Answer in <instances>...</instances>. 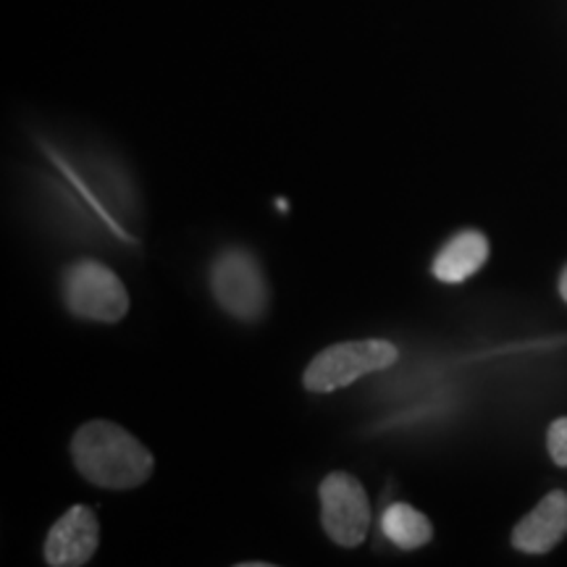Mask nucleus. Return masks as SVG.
I'll use <instances>...</instances> for the list:
<instances>
[{
	"label": "nucleus",
	"instance_id": "f257e3e1",
	"mask_svg": "<svg viewBox=\"0 0 567 567\" xmlns=\"http://www.w3.org/2000/svg\"><path fill=\"white\" fill-rule=\"evenodd\" d=\"M71 457L90 484L113 492L137 488L151 478L155 460L130 431L109 421H90L74 434Z\"/></svg>",
	"mask_w": 567,
	"mask_h": 567
},
{
	"label": "nucleus",
	"instance_id": "f03ea898",
	"mask_svg": "<svg viewBox=\"0 0 567 567\" xmlns=\"http://www.w3.org/2000/svg\"><path fill=\"white\" fill-rule=\"evenodd\" d=\"M396 347L384 339H363V342H342L326 347L305 368L302 384L308 392L326 394L350 386L360 375L386 371L396 363Z\"/></svg>",
	"mask_w": 567,
	"mask_h": 567
},
{
	"label": "nucleus",
	"instance_id": "7ed1b4c3",
	"mask_svg": "<svg viewBox=\"0 0 567 567\" xmlns=\"http://www.w3.org/2000/svg\"><path fill=\"white\" fill-rule=\"evenodd\" d=\"M210 289L226 313L245 323H258L268 308V284L250 250L229 247L210 268Z\"/></svg>",
	"mask_w": 567,
	"mask_h": 567
},
{
	"label": "nucleus",
	"instance_id": "20e7f679",
	"mask_svg": "<svg viewBox=\"0 0 567 567\" xmlns=\"http://www.w3.org/2000/svg\"><path fill=\"white\" fill-rule=\"evenodd\" d=\"M63 300L71 313L84 321L116 323L130 310L122 279L97 260H80L63 271Z\"/></svg>",
	"mask_w": 567,
	"mask_h": 567
},
{
	"label": "nucleus",
	"instance_id": "39448f33",
	"mask_svg": "<svg viewBox=\"0 0 567 567\" xmlns=\"http://www.w3.org/2000/svg\"><path fill=\"white\" fill-rule=\"evenodd\" d=\"M321 523L339 547H358L371 526V502L352 473H331L321 484Z\"/></svg>",
	"mask_w": 567,
	"mask_h": 567
},
{
	"label": "nucleus",
	"instance_id": "423d86ee",
	"mask_svg": "<svg viewBox=\"0 0 567 567\" xmlns=\"http://www.w3.org/2000/svg\"><path fill=\"white\" fill-rule=\"evenodd\" d=\"M97 542L101 528L95 513L84 505L71 507L45 538V563L53 567H80L95 555Z\"/></svg>",
	"mask_w": 567,
	"mask_h": 567
},
{
	"label": "nucleus",
	"instance_id": "0eeeda50",
	"mask_svg": "<svg viewBox=\"0 0 567 567\" xmlns=\"http://www.w3.org/2000/svg\"><path fill=\"white\" fill-rule=\"evenodd\" d=\"M567 536V494L551 492L538 502V507L517 523L513 530V547L526 555H547Z\"/></svg>",
	"mask_w": 567,
	"mask_h": 567
},
{
	"label": "nucleus",
	"instance_id": "6e6552de",
	"mask_svg": "<svg viewBox=\"0 0 567 567\" xmlns=\"http://www.w3.org/2000/svg\"><path fill=\"white\" fill-rule=\"evenodd\" d=\"M488 258V239L476 229L460 231L442 247L434 260V276L444 284H463Z\"/></svg>",
	"mask_w": 567,
	"mask_h": 567
},
{
	"label": "nucleus",
	"instance_id": "1a4fd4ad",
	"mask_svg": "<svg viewBox=\"0 0 567 567\" xmlns=\"http://www.w3.org/2000/svg\"><path fill=\"white\" fill-rule=\"evenodd\" d=\"M381 528H384V536L389 542L408 551L425 547L431 542V536H434L429 517L417 513L415 507L405 505V502H396V505L386 507L384 517H381Z\"/></svg>",
	"mask_w": 567,
	"mask_h": 567
},
{
	"label": "nucleus",
	"instance_id": "9d476101",
	"mask_svg": "<svg viewBox=\"0 0 567 567\" xmlns=\"http://www.w3.org/2000/svg\"><path fill=\"white\" fill-rule=\"evenodd\" d=\"M549 455L559 467L567 465V417H557L555 423L549 425Z\"/></svg>",
	"mask_w": 567,
	"mask_h": 567
},
{
	"label": "nucleus",
	"instance_id": "9b49d317",
	"mask_svg": "<svg viewBox=\"0 0 567 567\" xmlns=\"http://www.w3.org/2000/svg\"><path fill=\"white\" fill-rule=\"evenodd\" d=\"M559 295H563L567 302V268L563 271V276H559Z\"/></svg>",
	"mask_w": 567,
	"mask_h": 567
}]
</instances>
